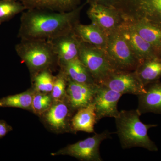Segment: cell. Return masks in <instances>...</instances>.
Wrapping results in <instances>:
<instances>
[{
  "instance_id": "15",
  "label": "cell",
  "mask_w": 161,
  "mask_h": 161,
  "mask_svg": "<svg viewBox=\"0 0 161 161\" xmlns=\"http://www.w3.org/2000/svg\"><path fill=\"white\" fill-rule=\"evenodd\" d=\"M145 88V93L137 95L138 112L141 115L147 113L161 114V82L158 80Z\"/></svg>"
},
{
  "instance_id": "28",
  "label": "cell",
  "mask_w": 161,
  "mask_h": 161,
  "mask_svg": "<svg viewBox=\"0 0 161 161\" xmlns=\"http://www.w3.org/2000/svg\"><path fill=\"white\" fill-rule=\"evenodd\" d=\"M115 1L116 0H87L86 2L89 4L92 3H97L105 6H113Z\"/></svg>"
},
{
  "instance_id": "20",
  "label": "cell",
  "mask_w": 161,
  "mask_h": 161,
  "mask_svg": "<svg viewBox=\"0 0 161 161\" xmlns=\"http://www.w3.org/2000/svg\"><path fill=\"white\" fill-rule=\"evenodd\" d=\"M60 68L69 80L86 84H97L78 58L71 60L60 67Z\"/></svg>"
},
{
  "instance_id": "18",
  "label": "cell",
  "mask_w": 161,
  "mask_h": 161,
  "mask_svg": "<svg viewBox=\"0 0 161 161\" xmlns=\"http://www.w3.org/2000/svg\"><path fill=\"white\" fill-rule=\"evenodd\" d=\"M26 9H41L57 12L70 11L79 6L80 0H19Z\"/></svg>"
},
{
  "instance_id": "22",
  "label": "cell",
  "mask_w": 161,
  "mask_h": 161,
  "mask_svg": "<svg viewBox=\"0 0 161 161\" xmlns=\"http://www.w3.org/2000/svg\"><path fill=\"white\" fill-rule=\"evenodd\" d=\"M36 90L31 89L20 94L9 95L0 99V108H15L31 110Z\"/></svg>"
},
{
  "instance_id": "26",
  "label": "cell",
  "mask_w": 161,
  "mask_h": 161,
  "mask_svg": "<svg viewBox=\"0 0 161 161\" xmlns=\"http://www.w3.org/2000/svg\"><path fill=\"white\" fill-rule=\"evenodd\" d=\"M68 78L64 72L60 69L58 75L55 77L54 83L51 92L53 102L64 100L67 98Z\"/></svg>"
},
{
  "instance_id": "14",
  "label": "cell",
  "mask_w": 161,
  "mask_h": 161,
  "mask_svg": "<svg viewBox=\"0 0 161 161\" xmlns=\"http://www.w3.org/2000/svg\"><path fill=\"white\" fill-rule=\"evenodd\" d=\"M98 85L78 83L68 79L67 98L74 112L92 103Z\"/></svg>"
},
{
  "instance_id": "29",
  "label": "cell",
  "mask_w": 161,
  "mask_h": 161,
  "mask_svg": "<svg viewBox=\"0 0 161 161\" xmlns=\"http://www.w3.org/2000/svg\"><path fill=\"white\" fill-rule=\"evenodd\" d=\"M158 54V57L161 58V49L159 50V51Z\"/></svg>"
},
{
  "instance_id": "13",
  "label": "cell",
  "mask_w": 161,
  "mask_h": 161,
  "mask_svg": "<svg viewBox=\"0 0 161 161\" xmlns=\"http://www.w3.org/2000/svg\"><path fill=\"white\" fill-rule=\"evenodd\" d=\"M47 41L51 43L60 67L78 58L81 41L75 34L74 30L66 34Z\"/></svg>"
},
{
  "instance_id": "1",
  "label": "cell",
  "mask_w": 161,
  "mask_h": 161,
  "mask_svg": "<svg viewBox=\"0 0 161 161\" xmlns=\"http://www.w3.org/2000/svg\"><path fill=\"white\" fill-rule=\"evenodd\" d=\"M86 3L69 11L26 9L20 19L18 37L21 40H50L69 33L79 22L80 11Z\"/></svg>"
},
{
  "instance_id": "11",
  "label": "cell",
  "mask_w": 161,
  "mask_h": 161,
  "mask_svg": "<svg viewBox=\"0 0 161 161\" xmlns=\"http://www.w3.org/2000/svg\"><path fill=\"white\" fill-rule=\"evenodd\" d=\"M118 29L140 64L147 59L158 57L154 47L141 37L132 23L124 20Z\"/></svg>"
},
{
  "instance_id": "9",
  "label": "cell",
  "mask_w": 161,
  "mask_h": 161,
  "mask_svg": "<svg viewBox=\"0 0 161 161\" xmlns=\"http://www.w3.org/2000/svg\"><path fill=\"white\" fill-rule=\"evenodd\" d=\"M98 85L123 95L128 94L137 96L146 92L145 87L141 83L134 71H115Z\"/></svg>"
},
{
  "instance_id": "8",
  "label": "cell",
  "mask_w": 161,
  "mask_h": 161,
  "mask_svg": "<svg viewBox=\"0 0 161 161\" xmlns=\"http://www.w3.org/2000/svg\"><path fill=\"white\" fill-rule=\"evenodd\" d=\"M87 14L92 23L99 27L107 36L118 29L124 21L115 7L97 3L90 4Z\"/></svg>"
},
{
  "instance_id": "27",
  "label": "cell",
  "mask_w": 161,
  "mask_h": 161,
  "mask_svg": "<svg viewBox=\"0 0 161 161\" xmlns=\"http://www.w3.org/2000/svg\"><path fill=\"white\" fill-rule=\"evenodd\" d=\"M13 130L12 127L8 125L5 121L0 120V139L3 138Z\"/></svg>"
},
{
  "instance_id": "21",
  "label": "cell",
  "mask_w": 161,
  "mask_h": 161,
  "mask_svg": "<svg viewBox=\"0 0 161 161\" xmlns=\"http://www.w3.org/2000/svg\"><path fill=\"white\" fill-rule=\"evenodd\" d=\"M130 23L141 37L150 43L158 54L161 48V28L144 21Z\"/></svg>"
},
{
  "instance_id": "2",
  "label": "cell",
  "mask_w": 161,
  "mask_h": 161,
  "mask_svg": "<svg viewBox=\"0 0 161 161\" xmlns=\"http://www.w3.org/2000/svg\"><path fill=\"white\" fill-rule=\"evenodd\" d=\"M141 115L137 109L122 110L115 118L116 133L123 149L141 147L149 151L157 152L158 147L148 136L150 129L156 124H145L140 120Z\"/></svg>"
},
{
  "instance_id": "3",
  "label": "cell",
  "mask_w": 161,
  "mask_h": 161,
  "mask_svg": "<svg viewBox=\"0 0 161 161\" xmlns=\"http://www.w3.org/2000/svg\"><path fill=\"white\" fill-rule=\"evenodd\" d=\"M15 49L33 77L43 70L49 69L55 63L58 64L57 56L49 41L21 40Z\"/></svg>"
},
{
  "instance_id": "25",
  "label": "cell",
  "mask_w": 161,
  "mask_h": 161,
  "mask_svg": "<svg viewBox=\"0 0 161 161\" xmlns=\"http://www.w3.org/2000/svg\"><path fill=\"white\" fill-rule=\"evenodd\" d=\"M53 103L51 95L36 91L33 98L32 111L38 115H42L49 109Z\"/></svg>"
},
{
  "instance_id": "23",
  "label": "cell",
  "mask_w": 161,
  "mask_h": 161,
  "mask_svg": "<svg viewBox=\"0 0 161 161\" xmlns=\"http://www.w3.org/2000/svg\"><path fill=\"white\" fill-rule=\"evenodd\" d=\"M26 10V7L19 0H0V23L9 21Z\"/></svg>"
},
{
  "instance_id": "10",
  "label": "cell",
  "mask_w": 161,
  "mask_h": 161,
  "mask_svg": "<svg viewBox=\"0 0 161 161\" xmlns=\"http://www.w3.org/2000/svg\"><path fill=\"white\" fill-rule=\"evenodd\" d=\"M122 94L98 85L92 103L95 108L97 123L106 117L116 118L119 114L117 108Z\"/></svg>"
},
{
  "instance_id": "19",
  "label": "cell",
  "mask_w": 161,
  "mask_h": 161,
  "mask_svg": "<svg viewBox=\"0 0 161 161\" xmlns=\"http://www.w3.org/2000/svg\"><path fill=\"white\" fill-rule=\"evenodd\" d=\"M134 71L145 87L159 80L161 78V58L157 57L144 60Z\"/></svg>"
},
{
  "instance_id": "24",
  "label": "cell",
  "mask_w": 161,
  "mask_h": 161,
  "mask_svg": "<svg viewBox=\"0 0 161 161\" xmlns=\"http://www.w3.org/2000/svg\"><path fill=\"white\" fill-rule=\"evenodd\" d=\"M34 89L43 93L51 92L54 83L55 77L52 75L50 69L43 70L33 77Z\"/></svg>"
},
{
  "instance_id": "12",
  "label": "cell",
  "mask_w": 161,
  "mask_h": 161,
  "mask_svg": "<svg viewBox=\"0 0 161 161\" xmlns=\"http://www.w3.org/2000/svg\"><path fill=\"white\" fill-rule=\"evenodd\" d=\"M72 109L67 98L53 102L51 106L44 114V119L51 128L57 132L72 131Z\"/></svg>"
},
{
  "instance_id": "5",
  "label": "cell",
  "mask_w": 161,
  "mask_h": 161,
  "mask_svg": "<svg viewBox=\"0 0 161 161\" xmlns=\"http://www.w3.org/2000/svg\"><path fill=\"white\" fill-rule=\"evenodd\" d=\"M105 52L115 70L134 71L140 64L118 28L108 36Z\"/></svg>"
},
{
  "instance_id": "7",
  "label": "cell",
  "mask_w": 161,
  "mask_h": 161,
  "mask_svg": "<svg viewBox=\"0 0 161 161\" xmlns=\"http://www.w3.org/2000/svg\"><path fill=\"white\" fill-rule=\"evenodd\" d=\"M112 133L108 130L101 133H95L91 137L68 145L52 153V155L70 156L80 161H103L99 150L101 144L105 140L112 138Z\"/></svg>"
},
{
  "instance_id": "6",
  "label": "cell",
  "mask_w": 161,
  "mask_h": 161,
  "mask_svg": "<svg viewBox=\"0 0 161 161\" xmlns=\"http://www.w3.org/2000/svg\"><path fill=\"white\" fill-rule=\"evenodd\" d=\"M78 58L97 84L116 71L110 64L104 50L82 41Z\"/></svg>"
},
{
  "instance_id": "17",
  "label": "cell",
  "mask_w": 161,
  "mask_h": 161,
  "mask_svg": "<svg viewBox=\"0 0 161 161\" xmlns=\"http://www.w3.org/2000/svg\"><path fill=\"white\" fill-rule=\"evenodd\" d=\"M97 123L95 108L91 103L77 111L71 120L73 132H84L95 133L94 127Z\"/></svg>"
},
{
  "instance_id": "4",
  "label": "cell",
  "mask_w": 161,
  "mask_h": 161,
  "mask_svg": "<svg viewBox=\"0 0 161 161\" xmlns=\"http://www.w3.org/2000/svg\"><path fill=\"white\" fill-rule=\"evenodd\" d=\"M113 7L125 21H144L161 28V0H116Z\"/></svg>"
},
{
  "instance_id": "30",
  "label": "cell",
  "mask_w": 161,
  "mask_h": 161,
  "mask_svg": "<svg viewBox=\"0 0 161 161\" xmlns=\"http://www.w3.org/2000/svg\"><path fill=\"white\" fill-rule=\"evenodd\" d=\"M1 23H0V25H1Z\"/></svg>"
},
{
  "instance_id": "16",
  "label": "cell",
  "mask_w": 161,
  "mask_h": 161,
  "mask_svg": "<svg viewBox=\"0 0 161 161\" xmlns=\"http://www.w3.org/2000/svg\"><path fill=\"white\" fill-rule=\"evenodd\" d=\"M74 31L82 42L105 50L108 36L95 24L85 25L78 22L74 26Z\"/></svg>"
}]
</instances>
